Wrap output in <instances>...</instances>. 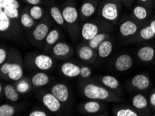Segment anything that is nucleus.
<instances>
[{"label": "nucleus", "instance_id": "f3484780", "mask_svg": "<svg viewBox=\"0 0 155 116\" xmlns=\"http://www.w3.org/2000/svg\"><path fill=\"white\" fill-rule=\"evenodd\" d=\"M8 77L13 81H20L23 77V69L22 65L18 63H13L10 71H9Z\"/></svg>", "mask_w": 155, "mask_h": 116}, {"label": "nucleus", "instance_id": "37998d69", "mask_svg": "<svg viewBox=\"0 0 155 116\" xmlns=\"http://www.w3.org/2000/svg\"><path fill=\"white\" fill-rule=\"evenodd\" d=\"M150 27L152 28V31H153V32L154 33V34H155V20H153L151 22H150Z\"/></svg>", "mask_w": 155, "mask_h": 116}, {"label": "nucleus", "instance_id": "c9c22d12", "mask_svg": "<svg viewBox=\"0 0 155 116\" xmlns=\"http://www.w3.org/2000/svg\"><path fill=\"white\" fill-rule=\"evenodd\" d=\"M0 10H3L4 11V13H5L11 20H12V19H18L20 17V12H19L18 8H5L4 9H0Z\"/></svg>", "mask_w": 155, "mask_h": 116}, {"label": "nucleus", "instance_id": "1a4fd4ad", "mask_svg": "<svg viewBox=\"0 0 155 116\" xmlns=\"http://www.w3.org/2000/svg\"><path fill=\"white\" fill-rule=\"evenodd\" d=\"M81 67L72 62H65L61 67V72L65 77L75 78L80 76Z\"/></svg>", "mask_w": 155, "mask_h": 116}, {"label": "nucleus", "instance_id": "2eb2a0df", "mask_svg": "<svg viewBox=\"0 0 155 116\" xmlns=\"http://www.w3.org/2000/svg\"><path fill=\"white\" fill-rule=\"evenodd\" d=\"M50 82V77L43 72H37L33 75L31 79V83L35 87H43L46 86Z\"/></svg>", "mask_w": 155, "mask_h": 116}, {"label": "nucleus", "instance_id": "39448f33", "mask_svg": "<svg viewBox=\"0 0 155 116\" xmlns=\"http://www.w3.org/2000/svg\"><path fill=\"white\" fill-rule=\"evenodd\" d=\"M34 65L41 70H49L54 65L53 58L47 54H38L34 59Z\"/></svg>", "mask_w": 155, "mask_h": 116}, {"label": "nucleus", "instance_id": "dca6fc26", "mask_svg": "<svg viewBox=\"0 0 155 116\" xmlns=\"http://www.w3.org/2000/svg\"><path fill=\"white\" fill-rule=\"evenodd\" d=\"M113 50V44L109 40H104L97 48L98 56L102 58H107L111 55Z\"/></svg>", "mask_w": 155, "mask_h": 116}, {"label": "nucleus", "instance_id": "aec40b11", "mask_svg": "<svg viewBox=\"0 0 155 116\" xmlns=\"http://www.w3.org/2000/svg\"><path fill=\"white\" fill-rule=\"evenodd\" d=\"M4 94L7 99L12 101V102L17 101L20 98L19 93L16 88L11 84H6L4 87Z\"/></svg>", "mask_w": 155, "mask_h": 116}, {"label": "nucleus", "instance_id": "49530a36", "mask_svg": "<svg viewBox=\"0 0 155 116\" xmlns=\"http://www.w3.org/2000/svg\"><path fill=\"white\" fill-rule=\"evenodd\" d=\"M0 1H1V0H0Z\"/></svg>", "mask_w": 155, "mask_h": 116}, {"label": "nucleus", "instance_id": "79ce46f5", "mask_svg": "<svg viewBox=\"0 0 155 116\" xmlns=\"http://www.w3.org/2000/svg\"><path fill=\"white\" fill-rule=\"evenodd\" d=\"M29 4H31L32 6L38 5V4L41 2V0H25Z\"/></svg>", "mask_w": 155, "mask_h": 116}, {"label": "nucleus", "instance_id": "de8ad7c7", "mask_svg": "<svg viewBox=\"0 0 155 116\" xmlns=\"http://www.w3.org/2000/svg\"><path fill=\"white\" fill-rule=\"evenodd\" d=\"M154 116H155V115H154Z\"/></svg>", "mask_w": 155, "mask_h": 116}, {"label": "nucleus", "instance_id": "5701e85b", "mask_svg": "<svg viewBox=\"0 0 155 116\" xmlns=\"http://www.w3.org/2000/svg\"><path fill=\"white\" fill-rule=\"evenodd\" d=\"M50 15L53 20L58 25H63L65 22L63 18L62 11H60L58 7L56 6H52L50 8Z\"/></svg>", "mask_w": 155, "mask_h": 116}, {"label": "nucleus", "instance_id": "e433bc0d", "mask_svg": "<svg viewBox=\"0 0 155 116\" xmlns=\"http://www.w3.org/2000/svg\"><path fill=\"white\" fill-rule=\"evenodd\" d=\"M91 74H92V70L88 66L84 65L81 67L80 77L82 79H88L91 77Z\"/></svg>", "mask_w": 155, "mask_h": 116}, {"label": "nucleus", "instance_id": "4468645a", "mask_svg": "<svg viewBox=\"0 0 155 116\" xmlns=\"http://www.w3.org/2000/svg\"><path fill=\"white\" fill-rule=\"evenodd\" d=\"M138 57L143 62H150L154 58L155 50L151 46H143L140 47L137 53Z\"/></svg>", "mask_w": 155, "mask_h": 116}, {"label": "nucleus", "instance_id": "b1692460", "mask_svg": "<svg viewBox=\"0 0 155 116\" xmlns=\"http://www.w3.org/2000/svg\"><path fill=\"white\" fill-rule=\"evenodd\" d=\"M11 19L4 13L3 10H0V31L4 32L10 29Z\"/></svg>", "mask_w": 155, "mask_h": 116}, {"label": "nucleus", "instance_id": "a878e982", "mask_svg": "<svg viewBox=\"0 0 155 116\" xmlns=\"http://www.w3.org/2000/svg\"><path fill=\"white\" fill-rule=\"evenodd\" d=\"M107 35L104 33H99L92 39L90 40L88 42V45L93 49H96L98 48L100 45L107 38Z\"/></svg>", "mask_w": 155, "mask_h": 116}, {"label": "nucleus", "instance_id": "2f4dec72", "mask_svg": "<svg viewBox=\"0 0 155 116\" xmlns=\"http://www.w3.org/2000/svg\"><path fill=\"white\" fill-rule=\"evenodd\" d=\"M140 35L142 39L145 40V41H149V40L153 38L155 36V34L153 31H152V28L150 27V26L148 25L140 29Z\"/></svg>", "mask_w": 155, "mask_h": 116}, {"label": "nucleus", "instance_id": "6e6552de", "mask_svg": "<svg viewBox=\"0 0 155 116\" xmlns=\"http://www.w3.org/2000/svg\"><path fill=\"white\" fill-rule=\"evenodd\" d=\"M71 50V47L68 44L63 42H58L54 45L52 48V54L56 58L63 59L70 56Z\"/></svg>", "mask_w": 155, "mask_h": 116}, {"label": "nucleus", "instance_id": "9d476101", "mask_svg": "<svg viewBox=\"0 0 155 116\" xmlns=\"http://www.w3.org/2000/svg\"><path fill=\"white\" fill-rule=\"evenodd\" d=\"M131 84L138 91H145L150 85V80L146 75L138 74L135 75L131 81Z\"/></svg>", "mask_w": 155, "mask_h": 116}, {"label": "nucleus", "instance_id": "423d86ee", "mask_svg": "<svg viewBox=\"0 0 155 116\" xmlns=\"http://www.w3.org/2000/svg\"><path fill=\"white\" fill-rule=\"evenodd\" d=\"M99 27L93 22H86L82 25L81 29V35L84 41H89L99 34Z\"/></svg>", "mask_w": 155, "mask_h": 116}, {"label": "nucleus", "instance_id": "c85d7f7f", "mask_svg": "<svg viewBox=\"0 0 155 116\" xmlns=\"http://www.w3.org/2000/svg\"><path fill=\"white\" fill-rule=\"evenodd\" d=\"M20 22L23 27L29 29L34 25V19L31 17L29 13H24L22 14L20 17Z\"/></svg>", "mask_w": 155, "mask_h": 116}, {"label": "nucleus", "instance_id": "f704fd0d", "mask_svg": "<svg viewBox=\"0 0 155 116\" xmlns=\"http://www.w3.org/2000/svg\"><path fill=\"white\" fill-rule=\"evenodd\" d=\"M116 116H138V113L130 108H122L116 111Z\"/></svg>", "mask_w": 155, "mask_h": 116}, {"label": "nucleus", "instance_id": "f257e3e1", "mask_svg": "<svg viewBox=\"0 0 155 116\" xmlns=\"http://www.w3.org/2000/svg\"><path fill=\"white\" fill-rule=\"evenodd\" d=\"M83 94L87 99L97 101L108 100L111 97L110 92L107 88L93 83H88L84 86Z\"/></svg>", "mask_w": 155, "mask_h": 116}, {"label": "nucleus", "instance_id": "bb28decb", "mask_svg": "<svg viewBox=\"0 0 155 116\" xmlns=\"http://www.w3.org/2000/svg\"><path fill=\"white\" fill-rule=\"evenodd\" d=\"M133 14L138 20H144L147 18L148 12L145 7L143 6H137L133 9Z\"/></svg>", "mask_w": 155, "mask_h": 116}, {"label": "nucleus", "instance_id": "7ed1b4c3", "mask_svg": "<svg viewBox=\"0 0 155 116\" xmlns=\"http://www.w3.org/2000/svg\"><path fill=\"white\" fill-rule=\"evenodd\" d=\"M43 104L51 113H56L61 108V102L51 93H47L42 97Z\"/></svg>", "mask_w": 155, "mask_h": 116}, {"label": "nucleus", "instance_id": "6ab92c4d", "mask_svg": "<svg viewBox=\"0 0 155 116\" xmlns=\"http://www.w3.org/2000/svg\"><path fill=\"white\" fill-rule=\"evenodd\" d=\"M101 108H102V105L97 100L90 99V101H86L83 105L84 111L88 114H95L99 113Z\"/></svg>", "mask_w": 155, "mask_h": 116}, {"label": "nucleus", "instance_id": "393cba45", "mask_svg": "<svg viewBox=\"0 0 155 116\" xmlns=\"http://www.w3.org/2000/svg\"><path fill=\"white\" fill-rule=\"evenodd\" d=\"M95 11L96 8L95 5L93 3L89 2H84L81 6L80 8V11L81 14L86 18L91 17L95 13Z\"/></svg>", "mask_w": 155, "mask_h": 116}, {"label": "nucleus", "instance_id": "58836bf2", "mask_svg": "<svg viewBox=\"0 0 155 116\" xmlns=\"http://www.w3.org/2000/svg\"><path fill=\"white\" fill-rule=\"evenodd\" d=\"M29 116H47L48 115L45 111L41 110H35L29 113Z\"/></svg>", "mask_w": 155, "mask_h": 116}, {"label": "nucleus", "instance_id": "f8f14e48", "mask_svg": "<svg viewBox=\"0 0 155 116\" xmlns=\"http://www.w3.org/2000/svg\"><path fill=\"white\" fill-rule=\"evenodd\" d=\"M50 32V27L46 23H40L36 25L32 32V35L35 41L41 42L45 40L48 33Z\"/></svg>", "mask_w": 155, "mask_h": 116}, {"label": "nucleus", "instance_id": "cd10ccee", "mask_svg": "<svg viewBox=\"0 0 155 116\" xmlns=\"http://www.w3.org/2000/svg\"><path fill=\"white\" fill-rule=\"evenodd\" d=\"M60 37L59 31L57 29H52L50 31L45 38V42L48 45H54L57 42Z\"/></svg>", "mask_w": 155, "mask_h": 116}, {"label": "nucleus", "instance_id": "0eeeda50", "mask_svg": "<svg viewBox=\"0 0 155 116\" xmlns=\"http://www.w3.org/2000/svg\"><path fill=\"white\" fill-rule=\"evenodd\" d=\"M133 65V59L130 54H123L118 56L115 61V68L119 72H125Z\"/></svg>", "mask_w": 155, "mask_h": 116}, {"label": "nucleus", "instance_id": "4c0bfd02", "mask_svg": "<svg viewBox=\"0 0 155 116\" xmlns=\"http://www.w3.org/2000/svg\"><path fill=\"white\" fill-rule=\"evenodd\" d=\"M13 65V62H4L1 65L0 68V72L2 75H8L9 71Z\"/></svg>", "mask_w": 155, "mask_h": 116}, {"label": "nucleus", "instance_id": "412c9836", "mask_svg": "<svg viewBox=\"0 0 155 116\" xmlns=\"http://www.w3.org/2000/svg\"><path fill=\"white\" fill-rule=\"evenodd\" d=\"M132 106L134 107L137 108V109H145L148 106V101L147 98L142 94H137L133 97Z\"/></svg>", "mask_w": 155, "mask_h": 116}, {"label": "nucleus", "instance_id": "9b49d317", "mask_svg": "<svg viewBox=\"0 0 155 116\" xmlns=\"http://www.w3.org/2000/svg\"><path fill=\"white\" fill-rule=\"evenodd\" d=\"M62 14L65 22L72 25L77 22L79 18V13L77 9L73 6H66L63 8Z\"/></svg>", "mask_w": 155, "mask_h": 116}, {"label": "nucleus", "instance_id": "473e14b6", "mask_svg": "<svg viewBox=\"0 0 155 116\" xmlns=\"http://www.w3.org/2000/svg\"><path fill=\"white\" fill-rule=\"evenodd\" d=\"M5 8H20V3L18 0H1L0 1V9Z\"/></svg>", "mask_w": 155, "mask_h": 116}, {"label": "nucleus", "instance_id": "7c9ffc66", "mask_svg": "<svg viewBox=\"0 0 155 116\" xmlns=\"http://www.w3.org/2000/svg\"><path fill=\"white\" fill-rule=\"evenodd\" d=\"M29 14L34 19V20H41L43 15V9L39 5L32 6L29 9Z\"/></svg>", "mask_w": 155, "mask_h": 116}, {"label": "nucleus", "instance_id": "c756f323", "mask_svg": "<svg viewBox=\"0 0 155 116\" xmlns=\"http://www.w3.org/2000/svg\"><path fill=\"white\" fill-rule=\"evenodd\" d=\"M15 113V108L8 104H4L0 106V116H13Z\"/></svg>", "mask_w": 155, "mask_h": 116}, {"label": "nucleus", "instance_id": "72a5a7b5", "mask_svg": "<svg viewBox=\"0 0 155 116\" xmlns=\"http://www.w3.org/2000/svg\"><path fill=\"white\" fill-rule=\"evenodd\" d=\"M15 88L19 93L25 94L29 91L30 84L29 82L26 81L25 79L20 80V81L18 83L17 85H16Z\"/></svg>", "mask_w": 155, "mask_h": 116}, {"label": "nucleus", "instance_id": "c03bdc74", "mask_svg": "<svg viewBox=\"0 0 155 116\" xmlns=\"http://www.w3.org/2000/svg\"><path fill=\"white\" fill-rule=\"evenodd\" d=\"M0 93H2V85H0Z\"/></svg>", "mask_w": 155, "mask_h": 116}, {"label": "nucleus", "instance_id": "4be33fe9", "mask_svg": "<svg viewBox=\"0 0 155 116\" xmlns=\"http://www.w3.org/2000/svg\"><path fill=\"white\" fill-rule=\"evenodd\" d=\"M101 82L104 86L111 90H116L119 87L118 80L111 75L103 76Z\"/></svg>", "mask_w": 155, "mask_h": 116}, {"label": "nucleus", "instance_id": "20e7f679", "mask_svg": "<svg viewBox=\"0 0 155 116\" xmlns=\"http://www.w3.org/2000/svg\"><path fill=\"white\" fill-rule=\"evenodd\" d=\"M51 93L61 103L67 102L69 99L70 92L68 88L62 83H58L54 85L51 88Z\"/></svg>", "mask_w": 155, "mask_h": 116}, {"label": "nucleus", "instance_id": "f03ea898", "mask_svg": "<svg viewBox=\"0 0 155 116\" xmlns=\"http://www.w3.org/2000/svg\"><path fill=\"white\" fill-rule=\"evenodd\" d=\"M101 16L109 21L116 20L119 16L118 6L114 2H107L104 4L101 9Z\"/></svg>", "mask_w": 155, "mask_h": 116}, {"label": "nucleus", "instance_id": "a18cd8bd", "mask_svg": "<svg viewBox=\"0 0 155 116\" xmlns=\"http://www.w3.org/2000/svg\"><path fill=\"white\" fill-rule=\"evenodd\" d=\"M139 1L141 2H148L149 0H139Z\"/></svg>", "mask_w": 155, "mask_h": 116}, {"label": "nucleus", "instance_id": "ddd939ff", "mask_svg": "<svg viewBox=\"0 0 155 116\" xmlns=\"http://www.w3.org/2000/svg\"><path fill=\"white\" fill-rule=\"evenodd\" d=\"M119 31L124 37L131 36L136 34L138 31V26L131 20H126L120 26Z\"/></svg>", "mask_w": 155, "mask_h": 116}, {"label": "nucleus", "instance_id": "a19ab883", "mask_svg": "<svg viewBox=\"0 0 155 116\" xmlns=\"http://www.w3.org/2000/svg\"><path fill=\"white\" fill-rule=\"evenodd\" d=\"M150 103L153 107L155 108V92H153L150 97Z\"/></svg>", "mask_w": 155, "mask_h": 116}, {"label": "nucleus", "instance_id": "a211bd4d", "mask_svg": "<svg viewBox=\"0 0 155 116\" xmlns=\"http://www.w3.org/2000/svg\"><path fill=\"white\" fill-rule=\"evenodd\" d=\"M94 49L88 45H81L78 49V56L83 61H90L94 56Z\"/></svg>", "mask_w": 155, "mask_h": 116}, {"label": "nucleus", "instance_id": "ea45409f", "mask_svg": "<svg viewBox=\"0 0 155 116\" xmlns=\"http://www.w3.org/2000/svg\"><path fill=\"white\" fill-rule=\"evenodd\" d=\"M7 57V52L5 49L1 48L0 49V64L4 63L6 60Z\"/></svg>", "mask_w": 155, "mask_h": 116}]
</instances>
